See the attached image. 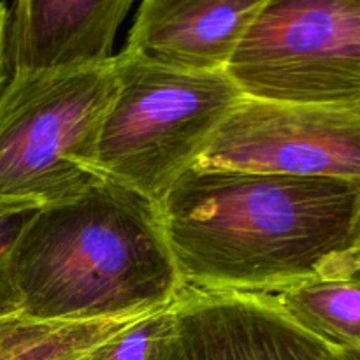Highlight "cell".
<instances>
[{"label":"cell","instance_id":"1","mask_svg":"<svg viewBox=\"0 0 360 360\" xmlns=\"http://www.w3.org/2000/svg\"><path fill=\"white\" fill-rule=\"evenodd\" d=\"M185 288L264 295L360 267V183L193 167L160 202Z\"/></svg>","mask_w":360,"mask_h":360},{"label":"cell","instance_id":"2","mask_svg":"<svg viewBox=\"0 0 360 360\" xmlns=\"http://www.w3.org/2000/svg\"><path fill=\"white\" fill-rule=\"evenodd\" d=\"M13 276L23 315L67 322L150 311L183 288L160 207L108 178L39 207L14 246Z\"/></svg>","mask_w":360,"mask_h":360},{"label":"cell","instance_id":"3","mask_svg":"<svg viewBox=\"0 0 360 360\" xmlns=\"http://www.w3.org/2000/svg\"><path fill=\"white\" fill-rule=\"evenodd\" d=\"M115 67L118 90L98 137V171L160 206L245 95L225 70L176 69L123 49Z\"/></svg>","mask_w":360,"mask_h":360},{"label":"cell","instance_id":"4","mask_svg":"<svg viewBox=\"0 0 360 360\" xmlns=\"http://www.w3.org/2000/svg\"><path fill=\"white\" fill-rule=\"evenodd\" d=\"M116 90L115 55L79 69L11 72L0 91V199L48 206L102 181L98 137Z\"/></svg>","mask_w":360,"mask_h":360},{"label":"cell","instance_id":"5","mask_svg":"<svg viewBox=\"0 0 360 360\" xmlns=\"http://www.w3.org/2000/svg\"><path fill=\"white\" fill-rule=\"evenodd\" d=\"M225 74L257 101L360 112V0H269Z\"/></svg>","mask_w":360,"mask_h":360},{"label":"cell","instance_id":"6","mask_svg":"<svg viewBox=\"0 0 360 360\" xmlns=\"http://www.w3.org/2000/svg\"><path fill=\"white\" fill-rule=\"evenodd\" d=\"M195 167L360 183V112L243 97Z\"/></svg>","mask_w":360,"mask_h":360},{"label":"cell","instance_id":"7","mask_svg":"<svg viewBox=\"0 0 360 360\" xmlns=\"http://www.w3.org/2000/svg\"><path fill=\"white\" fill-rule=\"evenodd\" d=\"M151 360H355L285 319L259 295L181 288L174 329Z\"/></svg>","mask_w":360,"mask_h":360},{"label":"cell","instance_id":"8","mask_svg":"<svg viewBox=\"0 0 360 360\" xmlns=\"http://www.w3.org/2000/svg\"><path fill=\"white\" fill-rule=\"evenodd\" d=\"M269 0H143L123 51L150 62L221 72Z\"/></svg>","mask_w":360,"mask_h":360},{"label":"cell","instance_id":"9","mask_svg":"<svg viewBox=\"0 0 360 360\" xmlns=\"http://www.w3.org/2000/svg\"><path fill=\"white\" fill-rule=\"evenodd\" d=\"M136 0H14L7 28L11 72L108 62Z\"/></svg>","mask_w":360,"mask_h":360},{"label":"cell","instance_id":"10","mask_svg":"<svg viewBox=\"0 0 360 360\" xmlns=\"http://www.w3.org/2000/svg\"><path fill=\"white\" fill-rule=\"evenodd\" d=\"M294 326L336 350L360 348V267L264 294Z\"/></svg>","mask_w":360,"mask_h":360},{"label":"cell","instance_id":"11","mask_svg":"<svg viewBox=\"0 0 360 360\" xmlns=\"http://www.w3.org/2000/svg\"><path fill=\"white\" fill-rule=\"evenodd\" d=\"M155 309L88 322L39 320L23 313L4 316L0 360H91L109 341Z\"/></svg>","mask_w":360,"mask_h":360},{"label":"cell","instance_id":"12","mask_svg":"<svg viewBox=\"0 0 360 360\" xmlns=\"http://www.w3.org/2000/svg\"><path fill=\"white\" fill-rule=\"evenodd\" d=\"M176 302L178 297L137 320L101 348L91 360H151L174 329Z\"/></svg>","mask_w":360,"mask_h":360},{"label":"cell","instance_id":"13","mask_svg":"<svg viewBox=\"0 0 360 360\" xmlns=\"http://www.w3.org/2000/svg\"><path fill=\"white\" fill-rule=\"evenodd\" d=\"M41 206L0 199V319L21 313L13 276V253L21 232Z\"/></svg>","mask_w":360,"mask_h":360},{"label":"cell","instance_id":"14","mask_svg":"<svg viewBox=\"0 0 360 360\" xmlns=\"http://www.w3.org/2000/svg\"><path fill=\"white\" fill-rule=\"evenodd\" d=\"M7 28H9V9L0 2V91L9 79V56H7Z\"/></svg>","mask_w":360,"mask_h":360},{"label":"cell","instance_id":"15","mask_svg":"<svg viewBox=\"0 0 360 360\" xmlns=\"http://www.w3.org/2000/svg\"><path fill=\"white\" fill-rule=\"evenodd\" d=\"M352 355H354L355 360H360V348H357V350H350Z\"/></svg>","mask_w":360,"mask_h":360}]
</instances>
